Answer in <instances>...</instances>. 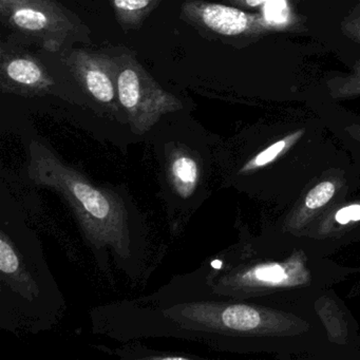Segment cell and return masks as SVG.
Instances as JSON below:
<instances>
[{
    "label": "cell",
    "mask_w": 360,
    "mask_h": 360,
    "mask_svg": "<svg viewBox=\"0 0 360 360\" xmlns=\"http://www.w3.org/2000/svg\"><path fill=\"white\" fill-rule=\"evenodd\" d=\"M28 174L35 184L50 187L68 202L96 254L111 252L126 273L139 275L144 259V223L125 193L90 182L41 146L31 147Z\"/></svg>",
    "instance_id": "3"
},
{
    "label": "cell",
    "mask_w": 360,
    "mask_h": 360,
    "mask_svg": "<svg viewBox=\"0 0 360 360\" xmlns=\"http://www.w3.org/2000/svg\"><path fill=\"white\" fill-rule=\"evenodd\" d=\"M117 88L120 105L136 134H146L162 117L182 108L178 98L165 91L140 65L130 60L117 66Z\"/></svg>",
    "instance_id": "8"
},
{
    "label": "cell",
    "mask_w": 360,
    "mask_h": 360,
    "mask_svg": "<svg viewBox=\"0 0 360 360\" xmlns=\"http://www.w3.org/2000/svg\"><path fill=\"white\" fill-rule=\"evenodd\" d=\"M321 296L299 302L210 298L174 301L162 313L178 328V333L193 335L217 349L239 353L297 354L320 358H345L355 351L339 301Z\"/></svg>",
    "instance_id": "1"
},
{
    "label": "cell",
    "mask_w": 360,
    "mask_h": 360,
    "mask_svg": "<svg viewBox=\"0 0 360 360\" xmlns=\"http://www.w3.org/2000/svg\"><path fill=\"white\" fill-rule=\"evenodd\" d=\"M202 271L212 298L273 302L317 298L353 271L307 244L269 231L236 244Z\"/></svg>",
    "instance_id": "2"
},
{
    "label": "cell",
    "mask_w": 360,
    "mask_h": 360,
    "mask_svg": "<svg viewBox=\"0 0 360 360\" xmlns=\"http://www.w3.org/2000/svg\"><path fill=\"white\" fill-rule=\"evenodd\" d=\"M347 158L318 176L300 197L282 210L269 231L297 240L311 223L360 187V159Z\"/></svg>",
    "instance_id": "6"
},
{
    "label": "cell",
    "mask_w": 360,
    "mask_h": 360,
    "mask_svg": "<svg viewBox=\"0 0 360 360\" xmlns=\"http://www.w3.org/2000/svg\"><path fill=\"white\" fill-rule=\"evenodd\" d=\"M305 134V128H298L256 148L219 158L223 182L276 210H285L318 176L347 158L303 144Z\"/></svg>",
    "instance_id": "5"
},
{
    "label": "cell",
    "mask_w": 360,
    "mask_h": 360,
    "mask_svg": "<svg viewBox=\"0 0 360 360\" xmlns=\"http://www.w3.org/2000/svg\"><path fill=\"white\" fill-rule=\"evenodd\" d=\"M163 197L174 214L188 216L210 195L212 158L183 143H169L159 155ZM176 217V218H178Z\"/></svg>",
    "instance_id": "7"
},
{
    "label": "cell",
    "mask_w": 360,
    "mask_h": 360,
    "mask_svg": "<svg viewBox=\"0 0 360 360\" xmlns=\"http://www.w3.org/2000/svg\"><path fill=\"white\" fill-rule=\"evenodd\" d=\"M328 94L334 100L358 98L360 96V60L354 65L347 75L335 77L326 83Z\"/></svg>",
    "instance_id": "14"
},
{
    "label": "cell",
    "mask_w": 360,
    "mask_h": 360,
    "mask_svg": "<svg viewBox=\"0 0 360 360\" xmlns=\"http://www.w3.org/2000/svg\"><path fill=\"white\" fill-rule=\"evenodd\" d=\"M73 68L77 79L94 100L117 108V75H112L117 65L103 56L79 52L73 56Z\"/></svg>",
    "instance_id": "12"
},
{
    "label": "cell",
    "mask_w": 360,
    "mask_h": 360,
    "mask_svg": "<svg viewBox=\"0 0 360 360\" xmlns=\"http://www.w3.org/2000/svg\"><path fill=\"white\" fill-rule=\"evenodd\" d=\"M153 0H113L115 10L122 16H134L143 13L153 5Z\"/></svg>",
    "instance_id": "15"
},
{
    "label": "cell",
    "mask_w": 360,
    "mask_h": 360,
    "mask_svg": "<svg viewBox=\"0 0 360 360\" xmlns=\"http://www.w3.org/2000/svg\"><path fill=\"white\" fill-rule=\"evenodd\" d=\"M1 12L12 26L46 44L58 46L68 34V18L48 0H1Z\"/></svg>",
    "instance_id": "10"
},
{
    "label": "cell",
    "mask_w": 360,
    "mask_h": 360,
    "mask_svg": "<svg viewBox=\"0 0 360 360\" xmlns=\"http://www.w3.org/2000/svg\"><path fill=\"white\" fill-rule=\"evenodd\" d=\"M266 1H269V0H241L239 3L246 6V7L256 8L266 3Z\"/></svg>",
    "instance_id": "17"
},
{
    "label": "cell",
    "mask_w": 360,
    "mask_h": 360,
    "mask_svg": "<svg viewBox=\"0 0 360 360\" xmlns=\"http://www.w3.org/2000/svg\"><path fill=\"white\" fill-rule=\"evenodd\" d=\"M185 6L184 11L187 12L188 18L224 37L259 34L284 28V22L220 4L189 3Z\"/></svg>",
    "instance_id": "11"
},
{
    "label": "cell",
    "mask_w": 360,
    "mask_h": 360,
    "mask_svg": "<svg viewBox=\"0 0 360 360\" xmlns=\"http://www.w3.org/2000/svg\"><path fill=\"white\" fill-rule=\"evenodd\" d=\"M0 217L1 316L7 313L9 326L50 328L62 314L64 299L41 243L4 187Z\"/></svg>",
    "instance_id": "4"
},
{
    "label": "cell",
    "mask_w": 360,
    "mask_h": 360,
    "mask_svg": "<svg viewBox=\"0 0 360 360\" xmlns=\"http://www.w3.org/2000/svg\"><path fill=\"white\" fill-rule=\"evenodd\" d=\"M3 77L11 85L27 88L33 94H43L53 85L43 67L27 56H15L4 63Z\"/></svg>",
    "instance_id": "13"
},
{
    "label": "cell",
    "mask_w": 360,
    "mask_h": 360,
    "mask_svg": "<svg viewBox=\"0 0 360 360\" xmlns=\"http://www.w3.org/2000/svg\"><path fill=\"white\" fill-rule=\"evenodd\" d=\"M360 239V187L322 214L297 239L328 256L345 244Z\"/></svg>",
    "instance_id": "9"
},
{
    "label": "cell",
    "mask_w": 360,
    "mask_h": 360,
    "mask_svg": "<svg viewBox=\"0 0 360 360\" xmlns=\"http://www.w3.org/2000/svg\"><path fill=\"white\" fill-rule=\"evenodd\" d=\"M343 131L349 139V144H351L353 150L359 153L360 155V122H353L349 125L345 126Z\"/></svg>",
    "instance_id": "16"
}]
</instances>
